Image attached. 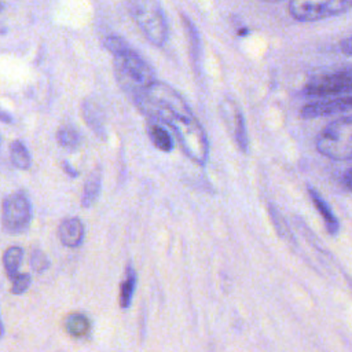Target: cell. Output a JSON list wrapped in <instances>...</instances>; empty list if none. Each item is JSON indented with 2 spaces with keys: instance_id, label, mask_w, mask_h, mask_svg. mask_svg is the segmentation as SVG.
I'll return each mask as SVG.
<instances>
[{
  "instance_id": "1",
  "label": "cell",
  "mask_w": 352,
  "mask_h": 352,
  "mask_svg": "<svg viewBox=\"0 0 352 352\" xmlns=\"http://www.w3.org/2000/svg\"><path fill=\"white\" fill-rule=\"evenodd\" d=\"M315 147L333 161L352 160V114L340 117L324 125L315 138Z\"/></svg>"
},
{
  "instance_id": "2",
  "label": "cell",
  "mask_w": 352,
  "mask_h": 352,
  "mask_svg": "<svg viewBox=\"0 0 352 352\" xmlns=\"http://www.w3.org/2000/svg\"><path fill=\"white\" fill-rule=\"evenodd\" d=\"M114 72L120 85L131 94L132 98L142 94L157 81L153 69L132 50L114 56Z\"/></svg>"
},
{
  "instance_id": "3",
  "label": "cell",
  "mask_w": 352,
  "mask_h": 352,
  "mask_svg": "<svg viewBox=\"0 0 352 352\" xmlns=\"http://www.w3.org/2000/svg\"><path fill=\"white\" fill-rule=\"evenodd\" d=\"M170 126L187 157L198 165H205L209 154V142L204 126L191 113L176 117Z\"/></svg>"
},
{
  "instance_id": "4",
  "label": "cell",
  "mask_w": 352,
  "mask_h": 352,
  "mask_svg": "<svg viewBox=\"0 0 352 352\" xmlns=\"http://www.w3.org/2000/svg\"><path fill=\"white\" fill-rule=\"evenodd\" d=\"M128 8L147 40L154 45H164L168 38V25L161 6L154 0H132Z\"/></svg>"
},
{
  "instance_id": "5",
  "label": "cell",
  "mask_w": 352,
  "mask_h": 352,
  "mask_svg": "<svg viewBox=\"0 0 352 352\" xmlns=\"http://www.w3.org/2000/svg\"><path fill=\"white\" fill-rule=\"evenodd\" d=\"M352 10V0H292L287 3L289 15L300 22L322 21Z\"/></svg>"
},
{
  "instance_id": "6",
  "label": "cell",
  "mask_w": 352,
  "mask_h": 352,
  "mask_svg": "<svg viewBox=\"0 0 352 352\" xmlns=\"http://www.w3.org/2000/svg\"><path fill=\"white\" fill-rule=\"evenodd\" d=\"M352 91V67L340 69L311 78L302 88L307 96H331Z\"/></svg>"
},
{
  "instance_id": "7",
  "label": "cell",
  "mask_w": 352,
  "mask_h": 352,
  "mask_svg": "<svg viewBox=\"0 0 352 352\" xmlns=\"http://www.w3.org/2000/svg\"><path fill=\"white\" fill-rule=\"evenodd\" d=\"M32 208L28 197L23 192H14L4 198L1 220L3 227L10 234L23 232L30 223Z\"/></svg>"
},
{
  "instance_id": "8",
  "label": "cell",
  "mask_w": 352,
  "mask_h": 352,
  "mask_svg": "<svg viewBox=\"0 0 352 352\" xmlns=\"http://www.w3.org/2000/svg\"><path fill=\"white\" fill-rule=\"evenodd\" d=\"M352 110V95L315 100L304 104L300 110L301 118H318Z\"/></svg>"
},
{
  "instance_id": "9",
  "label": "cell",
  "mask_w": 352,
  "mask_h": 352,
  "mask_svg": "<svg viewBox=\"0 0 352 352\" xmlns=\"http://www.w3.org/2000/svg\"><path fill=\"white\" fill-rule=\"evenodd\" d=\"M59 241L67 248H77L84 239V226L77 217L66 219L58 228Z\"/></svg>"
},
{
  "instance_id": "10",
  "label": "cell",
  "mask_w": 352,
  "mask_h": 352,
  "mask_svg": "<svg viewBox=\"0 0 352 352\" xmlns=\"http://www.w3.org/2000/svg\"><path fill=\"white\" fill-rule=\"evenodd\" d=\"M308 192H309V197H311V201H312L314 206L316 208V210L322 216L323 223H324L327 231L331 235H336L338 232V230H340V221L337 220L336 214L330 209L329 204L324 201V198L314 187H308Z\"/></svg>"
},
{
  "instance_id": "11",
  "label": "cell",
  "mask_w": 352,
  "mask_h": 352,
  "mask_svg": "<svg viewBox=\"0 0 352 352\" xmlns=\"http://www.w3.org/2000/svg\"><path fill=\"white\" fill-rule=\"evenodd\" d=\"M100 187H102V170L98 166L94 170H91V173L85 180L82 198H81V205L84 208H89L96 202L100 194Z\"/></svg>"
},
{
  "instance_id": "12",
  "label": "cell",
  "mask_w": 352,
  "mask_h": 352,
  "mask_svg": "<svg viewBox=\"0 0 352 352\" xmlns=\"http://www.w3.org/2000/svg\"><path fill=\"white\" fill-rule=\"evenodd\" d=\"M82 116L85 118V122L87 125L100 138H103V114L100 111V107L89 100V99H85L84 103H82Z\"/></svg>"
},
{
  "instance_id": "13",
  "label": "cell",
  "mask_w": 352,
  "mask_h": 352,
  "mask_svg": "<svg viewBox=\"0 0 352 352\" xmlns=\"http://www.w3.org/2000/svg\"><path fill=\"white\" fill-rule=\"evenodd\" d=\"M147 132H148V136H150L151 142L154 143V146L157 148H160L161 151L168 153V151H170L173 148L172 136L169 135V132L161 124L148 121Z\"/></svg>"
},
{
  "instance_id": "14",
  "label": "cell",
  "mask_w": 352,
  "mask_h": 352,
  "mask_svg": "<svg viewBox=\"0 0 352 352\" xmlns=\"http://www.w3.org/2000/svg\"><path fill=\"white\" fill-rule=\"evenodd\" d=\"M135 287H136V272H135L133 267L128 265L125 270V278L120 287L118 301H120L121 308L125 309L131 305V301H132V297L135 293Z\"/></svg>"
},
{
  "instance_id": "15",
  "label": "cell",
  "mask_w": 352,
  "mask_h": 352,
  "mask_svg": "<svg viewBox=\"0 0 352 352\" xmlns=\"http://www.w3.org/2000/svg\"><path fill=\"white\" fill-rule=\"evenodd\" d=\"M65 329L73 337H84L89 333L91 322L84 314H70L65 320Z\"/></svg>"
},
{
  "instance_id": "16",
  "label": "cell",
  "mask_w": 352,
  "mask_h": 352,
  "mask_svg": "<svg viewBox=\"0 0 352 352\" xmlns=\"http://www.w3.org/2000/svg\"><path fill=\"white\" fill-rule=\"evenodd\" d=\"M23 258V250L19 246H10L3 254L4 270L10 279H14L18 275L19 265Z\"/></svg>"
},
{
  "instance_id": "17",
  "label": "cell",
  "mask_w": 352,
  "mask_h": 352,
  "mask_svg": "<svg viewBox=\"0 0 352 352\" xmlns=\"http://www.w3.org/2000/svg\"><path fill=\"white\" fill-rule=\"evenodd\" d=\"M10 158L15 168L29 169L30 166V154L21 140H14L10 146Z\"/></svg>"
},
{
  "instance_id": "18",
  "label": "cell",
  "mask_w": 352,
  "mask_h": 352,
  "mask_svg": "<svg viewBox=\"0 0 352 352\" xmlns=\"http://www.w3.org/2000/svg\"><path fill=\"white\" fill-rule=\"evenodd\" d=\"M56 140L62 147H65L67 150H73V148L78 147V144H80V135L74 128L66 125V126H60L58 129Z\"/></svg>"
},
{
  "instance_id": "19",
  "label": "cell",
  "mask_w": 352,
  "mask_h": 352,
  "mask_svg": "<svg viewBox=\"0 0 352 352\" xmlns=\"http://www.w3.org/2000/svg\"><path fill=\"white\" fill-rule=\"evenodd\" d=\"M103 45L114 56H118V55H122V54L131 51L128 43L122 37H118V36H109V37H106L104 41H103Z\"/></svg>"
},
{
  "instance_id": "20",
  "label": "cell",
  "mask_w": 352,
  "mask_h": 352,
  "mask_svg": "<svg viewBox=\"0 0 352 352\" xmlns=\"http://www.w3.org/2000/svg\"><path fill=\"white\" fill-rule=\"evenodd\" d=\"M30 265H32L33 271L44 272L48 268L50 261H48L47 256L40 249H33V252L30 254Z\"/></svg>"
},
{
  "instance_id": "21",
  "label": "cell",
  "mask_w": 352,
  "mask_h": 352,
  "mask_svg": "<svg viewBox=\"0 0 352 352\" xmlns=\"http://www.w3.org/2000/svg\"><path fill=\"white\" fill-rule=\"evenodd\" d=\"M11 293L12 294H22L30 286V275L28 274H18L14 279H11Z\"/></svg>"
},
{
  "instance_id": "22",
  "label": "cell",
  "mask_w": 352,
  "mask_h": 352,
  "mask_svg": "<svg viewBox=\"0 0 352 352\" xmlns=\"http://www.w3.org/2000/svg\"><path fill=\"white\" fill-rule=\"evenodd\" d=\"M340 50H341L344 54L352 56V33H351L349 36L344 37V38L340 41Z\"/></svg>"
},
{
  "instance_id": "23",
  "label": "cell",
  "mask_w": 352,
  "mask_h": 352,
  "mask_svg": "<svg viewBox=\"0 0 352 352\" xmlns=\"http://www.w3.org/2000/svg\"><path fill=\"white\" fill-rule=\"evenodd\" d=\"M63 170H65L67 175H70L72 177H77V176H78V172H77L72 165H69L67 162H63Z\"/></svg>"
},
{
  "instance_id": "24",
  "label": "cell",
  "mask_w": 352,
  "mask_h": 352,
  "mask_svg": "<svg viewBox=\"0 0 352 352\" xmlns=\"http://www.w3.org/2000/svg\"><path fill=\"white\" fill-rule=\"evenodd\" d=\"M0 121L1 122H11L12 121V117L3 109H0Z\"/></svg>"
},
{
  "instance_id": "25",
  "label": "cell",
  "mask_w": 352,
  "mask_h": 352,
  "mask_svg": "<svg viewBox=\"0 0 352 352\" xmlns=\"http://www.w3.org/2000/svg\"><path fill=\"white\" fill-rule=\"evenodd\" d=\"M3 334H4V327H3V322L0 319V338L3 337Z\"/></svg>"
},
{
  "instance_id": "26",
  "label": "cell",
  "mask_w": 352,
  "mask_h": 352,
  "mask_svg": "<svg viewBox=\"0 0 352 352\" xmlns=\"http://www.w3.org/2000/svg\"><path fill=\"white\" fill-rule=\"evenodd\" d=\"M3 7H4V4H3V3H0V11L3 10Z\"/></svg>"
}]
</instances>
